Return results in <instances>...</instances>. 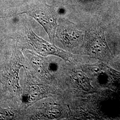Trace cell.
Instances as JSON below:
<instances>
[{
  "mask_svg": "<svg viewBox=\"0 0 120 120\" xmlns=\"http://www.w3.org/2000/svg\"><path fill=\"white\" fill-rule=\"evenodd\" d=\"M73 78L82 90L86 92H91L94 91V89L91 84L90 78L83 71L81 70L74 71Z\"/></svg>",
  "mask_w": 120,
  "mask_h": 120,
  "instance_id": "obj_5",
  "label": "cell"
},
{
  "mask_svg": "<svg viewBox=\"0 0 120 120\" xmlns=\"http://www.w3.org/2000/svg\"><path fill=\"white\" fill-rule=\"evenodd\" d=\"M23 14L33 18L42 26L47 34L50 42L54 43L59 17L55 7L45 2L33 1L22 5L2 18L15 17Z\"/></svg>",
  "mask_w": 120,
  "mask_h": 120,
  "instance_id": "obj_1",
  "label": "cell"
},
{
  "mask_svg": "<svg viewBox=\"0 0 120 120\" xmlns=\"http://www.w3.org/2000/svg\"><path fill=\"white\" fill-rule=\"evenodd\" d=\"M26 34L29 44L39 55L43 56L53 55L59 57L65 61H69L72 55L68 52L57 47L36 34L30 28H26Z\"/></svg>",
  "mask_w": 120,
  "mask_h": 120,
  "instance_id": "obj_4",
  "label": "cell"
},
{
  "mask_svg": "<svg viewBox=\"0 0 120 120\" xmlns=\"http://www.w3.org/2000/svg\"><path fill=\"white\" fill-rule=\"evenodd\" d=\"M83 43L86 54L93 58L108 62L112 57L105 39V30L102 28H95L87 31Z\"/></svg>",
  "mask_w": 120,
  "mask_h": 120,
  "instance_id": "obj_2",
  "label": "cell"
},
{
  "mask_svg": "<svg viewBox=\"0 0 120 120\" xmlns=\"http://www.w3.org/2000/svg\"><path fill=\"white\" fill-rule=\"evenodd\" d=\"M31 61L34 67L41 75L45 74L48 73L47 66L44 62V60L40 58L38 56H34L33 57Z\"/></svg>",
  "mask_w": 120,
  "mask_h": 120,
  "instance_id": "obj_6",
  "label": "cell"
},
{
  "mask_svg": "<svg viewBox=\"0 0 120 120\" xmlns=\"http://www.w3.org/2000/svg\"><path fill=\"white\" fill-rule=\"evenodd\" d=\"M85 34L83 31L78 30L75 24L67 19L60 18L58 19L56 38L66 50L71 51L81 45L83 43Z\"/></svg>",
  "mask_w": 120,
  "mask_h": 120,
  "instance_id": "obj_3",
  "label": "cell"
},
{
  "mask_svg": "<svg viewBox=\"0 0 120 120\" xmlns=\"http://www.w3.org/2000/svg\"><path fill=\"white\" fill-rule=\"evenodd\" d=\"M41 89L38 86H31L27 92L26 97L28 102H33L38 100L43 96L41 92Z\"/></svg>",
  "mask_w": 120,
  "mask_h": 120,
  "instance_id": "obj_7",
  "label": "cell"
}]
</instances>
